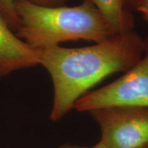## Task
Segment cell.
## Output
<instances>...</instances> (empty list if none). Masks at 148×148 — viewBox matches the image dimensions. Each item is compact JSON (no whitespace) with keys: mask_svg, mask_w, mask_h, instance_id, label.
Here are the masks:
<instances>
[{"mask_svg":"<svg viewBox=\"0 0 148 148\" xmlns=\"http://www.w3.org/2000/svg\"><path fill=\"white\" fill-rule=\"evenodd\" d=\"M144 40V53L137 63L114 82L83 95L73 109L89 112L109 107L148 108V36Z\"/></svg>","mask_w":148,"mask_h":148,"instance_id":"cell-3","label":"cell"},{"mask_svg":"<svg viewBox=\"0 0 148 148\" xmlns=\"http://www.w3.org/2000/svg\"><path fill=\"white\" fill-rule=\"evenodd\" d=\"M108 148H143L148 145L147 107H109L88 112Z\"/></svg>","mask_w":148,"mask_h":148,"instance_id":"cell-4","label":"cell"},{"mask_svg":"<svg viewBox=\"0 0 148 148\" xmlns=\"http://www.w3.org/2000/svg\"><path fill=\"white\" fill-rule=\"evenodd\" d=\"M143 148H148V145H147V146H145V147H143Z\"/></svg>","mask_w":148,"mask_h":148,"instance_id":"cell-11","label":"cell"},{"mask_svg":"<svg viewBox=\"0 0 148 148\" xmlns=\"http://www.w3.org/2000/svg\"><path fill=\"white\" fill-rule=\"evenodd\" d=\"M20 26L18 38L34 49L78 40L97 42L114 34L99 10L87 0L75 6H43L29 0H15Z\"/></svg>","mask_w":148,"mask_h":148,"instance_id":"cell-2","label":"cell"},{"mask_svg":"<svg viewBox=\"0 0 148 148\" xmlns=\"http://www.w3.org/2000/svg\"><path fill=\"white\" fill-rule=\"evenodd\" d=\"M133 10L139 12L146 21H148V0H139L134 5Z\"/></svg>","mask_w":148,"mask_h":148,"instance_id":"cell-8","label":"cell"},{"mask_svg":"<svg viewBox=\"0 0 148 148\" xmlns=\"http://www.w3.org/2000/svg\"><path fill=\"white\" fill-rule=\"evenodd\" d=\"M125 3H126L127 7H129V8H134V5L136 4L138 2L139 0H125Z\"/></svg>","mask_w":148,"mask_h":148,"instance_id":"cell-10","label":"cell"},{"mask_svg":"<svg viewBox=\"0 0 148 148\" xmlns=\"http://www.w3.org/2000/svg\"><path fill=\"white\" fill-rule=\"evenodd\" d=\"M59 148H108L107 147L106 144L99 140V141L95 145L92 146V147H85V146H79L75 145H72V144L69 143H65L63 145H60Z\"/></svg>","mask_w":148,"mask_h":148,"instance_id":"cell-9","label":"cell"},{"mask_svg":"<svg viewBox=\"0 0 148 148\" xmlns=\"http://www.w3.org/2000/svg\"><path fill=\"white\" fill-rule=\"evenodd\" d=\"M99 10L114 34L131 32L134 18L125 0H87Z\"/></svg>","mask_w":148,"mask_h":148,"instance_id":"cell-6","label":"cell"},{"mask_svg":"<svg viewBox=\"0 0 148 148\" xmlns=\"http://www.w3.org/2000/svg\"><path fill=\"white\" fill-rule=\"evenodd\" d=\"M37 64L38 51L18 38L0 15V77Z\"/></svg>","mask_w":148,"mask_h":148,"instance_id":"cell-5","label":"cell"},{"mask_svg":"<svg viewBox=\"0 0 148 148\" xmlns=\"http://www.w3.org/2000/svg\"><path fill=\"white\" fill-rule=\"evenodd\" d=\"M34 4L43 6H60L64 5L68 0H29ZM15 0H0V15L5 20L14 32L19 28V18L14 7Z\"/></svg>","mask_w":148,"mask_h":148,"instance_id":"cell-7","label":"cell"},{"mask_svg":"<svg viewBox=\"0 0 148 148\" xmlns=\"http://www.w3.org/2000/svg\"><path fill=\"white\" fill-rule=\"evenodd\" d=\"M144 49L145 40L134 30L86 47L55 45L37 49L39 64L53 83L51 121L63 118L79 98L105 77L128 71L142 58Z\"/></svg>","mask_w":148,"mask_h":148,"instance_id":"cell-1","label":"cell"}]
</instances>
